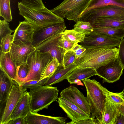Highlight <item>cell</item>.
Here are the masks:
<instances>
[{
	"label": "cell",
	"instance_id": "cell-1",
	"mask_svg": "<svg viewBox=\"0 0 124 124\" xmlns=\"http://www.w3.org/2000/svg\"><path fill=\"white\" fill-rule=\"evenodd\" d=\"M118 48L113 47H94L86 51L75 62L79 68H90L96 70L118 57Z\"/></svg>",
	"mask_w": 124,
	"mask_h": 124
},
{
	"label": "cell",
	"instance_id": "cell-2",
	"mask_svg": "<svg viewBox=\"0 0 124 124\" xmlns=\"http://www.w3.org/2000/svg\"><path fill=\"white\" fill-rule=\"evenodd\" d=\"M87 92L92 117H95L101 124L102 120L106 99L108 91L94 79L88 78L83 80Z\"/></svg>",
	"mask_w": 124,
	"mask_h": 124
},
{
	"label": "cell",
	"instance_id": "cell-3",
	"mask_svg": "<svg viewBox=\"0 0 124 124\" xmlns=\"http://www.w3.org/2000/svg\"><path fill=\"white\" fill-rule=\"evenodd\" d=\"M18 7L20 14L23 17L25 20L31 23L35 30L53 24L64 22L63 18L45 7L35 9L25 6L21 2L18 3Z\"/></svg>",
	"mask_w": 124,
	"mask_h": 124
},
{
	"label": "cell",
	"instance_id": "cell-4",
	"mask_svg": "<svg viewBox=\"0 0 124 124\" xmlns=\"http://www.w3.org/2000/svg\"><path fill=\"white\" fill-rule=\"evenodd\" d=\"M59 90L52 85H43L30 89L31 112L37 113L58 99Z\"/></svg>",
	"mask_w": 124,
	"mask_h": 124
},
{
	"label": "cell",
	"instance_id": "cell-5",
	"mask_svg": "<svg viewBox=\"0 0 124 124\" xmlns=\"http://www.w3.org/2000/svg\"><path fill=\"white\" fill-rule=\"evenodd\" d=\"M53 58L49 52H42L36 49L27 59L26 62L28 72L21 83L31 80H39L46 66Z\"/></svg>",
	"mask_w": 124,
	"mask_h": 124
},
{
	"label": "cell",
	"instance_id": "cell-6",
	"mask_svg": "<svg viewBox=\"0 0 124 124\" xmlns=\"http://www.w3.org/2000/svg\"><path fill=\"white\" fill-rule=\"evenodd\" d=\"M92 0H64L51 11L57 15L77 22Z\"/></svg>",
	"mask_w": 124,
	"mask_h": 124
},
{
	"label": "cell",
	"instance_id": "cell-7",
	"mask_svg": "<svg viewBox=\"0 0 124 124\" xmlns=\"http://www.w3.org/2000/svg\"><path fill=\"white\" fill-rule=\"evenodd\" d=\"M64 22L54 23L35 30L32 42L36 49H41L50 39L65 30Z\"/></svg>",
	"mask_w": 124,
	"mask_h": 124
},
{
	"label": "cell",
	"instance_id": "cell-8",
	"mask_svg": "<svg viewBox=\"0 0 124 124\" xmlns=\"http://www.w3.org/2000/svg\"><path fill=\"white\" fill-rule=\"evenodd\" d=\"M13 84L6 102L5 106L0 117V124H7L10 119L12 113L22 96L27 92V89L16 81L13 80Z\"/></svg>",
	"mask_w": 124,
	"mask_h": 124
},
{
	"label": "cell",
	"instance_id": "cell-9",
	"mask_svg": "<svg viewBox=\"0 0 124 124\" xmlns=\"http://www.w3.org/2000/svg\"><path fill=\"white\" fill-rule=\"evenodd\" d=\"M120 40L93 31L89 35H85L84 41L79 43L86 49L94 47H118Z\"/></svg>",
	"mask_w": 124,
	"mask_h": 124
},
{
	"label": "cell",
	"instance_id": "cell-10",
	"mask_svg": "<svg viewBox=\"0 0 124 124\" xmlns=\"http://www.w3.org/2000/svg\"><path fill=\"white\" fill-rule=\"evenodd\" d=\"M116 16H124V8L116 5H109L95 8L81 15L78 21L90 23L99 17Z\"/></svg>",
	"mask_w": 124,
	"mask_h": 124
},
{
	"label": "cell",
	"instance_id": "cell-11",
	"mask_svg": "<svg viewBox=\"0 0 124 124\" xmlns=\"http://www.w3.org/2000/svg\"><path fill=\"white\" fill-rule=\"evenodd\" d=\"M124 67L118 57L112 61L96 70L97 75L102 79V83H112L119 80L123 73Z\"/></svg>",
	"mask_w": 124,
	"mask_h": 124
},
{
	"label": "cell",
	"instance_id": "cell-12",
	"mask_svg": "<svg viewBox=\"0 0 124 124\" xmlns=\"http://www.w3.org/2000/svg\"><path fill=\"white\" fill-rule=\"evenodd\" d=\"M36 49L31 42L21 40L13 41L10 51L11 59L17 67L26 63L29 56Z\"/></svg>",
	"mask_w": 124,
	"mask_h": 124
},
{
	"label": "cell",
	"instance_id": "cell-13",
	"mask_svg": "<svg viewBox=\"0 0 124 124\" xmlns=\"http://www.w3.org/2000/svg\"><path fill=\"white\" fill-rule=\"evenodd\" d=\"M60 97L69 101L90 115L91 111L87 97L75 86H70L62 90Z\"/></svg>",
	"mask_w": 124,
	"mask_h": 124
},
{
	"label": "cell",
	"instance_id": "cell-14",
	"mask_svg": "<svg viewBox=\"0 0 124 124\" xmlns=\"http://www.w3.org/2000/svg\"><path fill=\"white\" fill-rule=\"evenodd\" d=\"M58 102L60 107L71 120L66 124H74L76 122L90 117L75 105L61 97L58 98Z\"/></svg>",
	"mask_w": 124,
	"mask_h": 124
},
{
	"label": "cell",
	"instance_id": "cell-15",
	"mask_svg": "<svg viewBox=\"0 0 124 124\" xmlns=\"http://www.w3.org/2000/svg\"><path fill=\"white\" fill-rule=\"evenodd\" d=\"M24 119L25 124H64L67 118L45 116L31 112Z\"/></svg>",
	"mask_w": 124,
	"mask_h": 124
},
{
	"label": "cell",
	"instance_id": "cell-16",
	"mask_svg": "<svg viewBox=\"0 0 124 124\" xmlns=\"http://www.w3.org/2000/svg\"><path fill=\"white\" fill-rule=\"evenodd\" d=\"M35 30L33 25L28 22L25 20L20 22L14 33V36L13 42L21 40L25 42L32 43Z\"/></svg>",
	"mask_w": 124,
	"mask_h": 124
},
{
	"label": "cell",
	"instance_id": "cell-17",
	"mask_svg": "<svg viewBox=\"0 0 124 124\" xmlns=\"http://www.w3.org/2000/svg\"><path fill=\"white\" fill-rule=\"evenodd\" d=\"M121 105L112 101L107 95L102 114L101 124H115L116 118L120 113Z\"/></svg>",
	"mask_w": 124,
	"mask_h": 124
},
{
	"label": "cell",
	"instance_id": "cell-18",
	"mask_svg": "<svg viewBox=\"0 0 124 124\" xmlns=\"http://www.w3.org/2000/svg\"><path fill=\"white\" fill-rule=\"evenodd\" d=\"M90 23L93 28L109 27L124 29V16L99 17Z\"/></svg>",
	"mask_w": 124,
	"mask_h": 124
},
{
	"label": "cell",
	"instance_id": "cell-19",
	"mask_svg": "<svg viewBox=\"0 0 124 124\" xmlns=\"http://www.w3.org/2000/svg\"><path fill=\"white\" fill-rule=\"evenodd\" d=\"M30 104V96L29 92H27L16 105L12 113L10 119L19 117L24 118L31 112Z\"/></svg>",
	"mask_w": 124,
	"mask_h": 124
},
{
	"label": "cell",
	"instance_id": "cell-20",
	"mask_svg": "<svg viewBox=\"0 0 124 124\" xmlns=\"http://www.w3.org/2000/svg\"><path fill=\"white\" fill-rule=\"evenodd\" d=\"M0 68L11 79L16 80L17 67L11 59L10 52L4 53L0 51Z\"/></svg>",
	"mask_w": 124,
	"mask_h": 124
},
{
	"label": "cell",
	"instance_id": "cell-21",
	"mask_svg": "<svg viewBox=\"0 0 124 124\" xmlns=\"http://www.w3.org/2000/svg\"><path fill=\"white\" fill-rule=\"evenodd\" d=\"M95 75H97V73L95 69L90 68H79L77 67L70 73L66 79L70 84L79 85V82H81V81Z\"/></svg>",
	"mask_w": 124,
	"mask_h": 124
},
{
	"label": "cell",
	"instance_id": "cell-22",
	"mask_svg": "<svg viewBox=\"0 0 124 124\" xmlns=\"http://www.w3.org/2000/svg\"><path fill=\"white\" fill-rule=\"evenodd\" d=\"M61 37L60 33L57 34L48 41L42 48L39 50L42 52L49 53L53 57L57 59L60 64H61L63 54L65 51L57 46V42Z\"/></svg>",
	"mask_w": 124,
	"mask_h": 124
},
{
	"label": "cell",
	"instance_id": "cell-23",
	"mask_svg": "<svg viewBox=\"0 0 124 124\" xmlns=\"http://www.w3.org/2000/svg\"><path fill=\"white\" fill-rule=\"evenodd\" d=\"M77 67L75 62L65 69L60 64L53 75L48 78L44 85H52L66 79L70 73Z\"/></svg>",
	"mask_w": 124,
	"mask_h": 124
},
{
	"label": "cell",
	"instance_id": "cell-24",
	"mask_svg": "<svg viewBox=\"0 0 124 124\" xmlns=\"http://www.w3.org/2000/svg\"><path fill=\"white\" fill-rule=\"evenodd\" d=\"M0 102L4 104L7 100L12 86L13 80L0 70Z\"/></svg>",
	"mask_w": 124,
	"mask_h": 124
},
{
	"label": "cell",
	"instance_id": "cell-25",
	"mask_svg": "<svg viewBox=\"0 0 124 124\" xmlns=\"http://www.w3.org/2000/svg\"><path fill=\"white\" fill-rule=\"evenodd\" d=\"M93 31L112 38L121 39L124 37V29L113 27L94 28Z\"/></svg>",
	"mask_w": 124,
	"mask_h": 124
},
{
	"label": "cell",
	"instance_id": "cell-26",
	"mask_svg": "<svg viewBox=\"0 0 124 124\" xmlns=\"http://www.w3.org/2000/svg\"><path fill=\"white\" fill-rule=\"evenodd\" d=\"M109 5H116L124 8V0H92L81 15L91 9Z\"/></svg>",
	"mask_w": 124,
	"mask_h": 124
},
{
	"label": "cell",
	"instance_id": "cell-27",
	"mask_svg": "<svg viewBox=\"0 0 124 124\" xmlns=\"http://www.w3.org/2000/svg\"><path fill=\"white\" fill-rule=\"evenodd\" d=\"M60 33L62 38L76 43L83 41L85 36L84 34L77 31L74 29L65 30Z\"/></svg>",
	"mask_w": 124,
	"mask_h": 124
},
{
	"label": "cell",
	"instance_id": "cell-28",
	"mask_svg": "<svg viewBox=\"0 0 124 124\" xmlns=\"http://www.w3.org/2000/svg\"><path fill=\"white\" fill-rule=\"evenodd\" d=\"M0 16L8 22L12 20L10 0H0Z\"/></svg>",
	"mask_w": 124,
	"mask_h": 124
},
{
	"label": "cell",
	"instance_id": "cell-29",
	"mask_svg": "<svg viewBox=\"0 0 124 124\" xmlns=\"http://www.w3.org/2000/svg\"><path fill=\"white\" fill-rule=\"evenodd\" d=\"M60 64L57 58L53 57L46 66L39 80L52 76Z\"/></svg>",
	"mask_w": 124,
	"mask_h": 124
},
{
	"label": "cell",
	"instance_id": "cell-30",
	"mask_svg": "<svg viewBox=\"0 0 124 124\" xmlns=\"http://www.w3.org/2000/svg\"><path fill=\"white\" fill-rule=\"evenodd\" d=\"M74 29L85 35H88L93 31L94 28L89 22L78 21L74 25Z\"/></svg>",
	"mask_w": 124,
	"mask_h": 124
},
{
	"label": "cell",
	"instance_id": "cell-31",
	"mask_svg": "<svg viewBox=\"0 0 124 124\" xmlns=\"http://www.w3.org/2000/svg\"><path fill=\"white\" fill-rule=\"evenodd\" d=\"M14 36V34H8L3 37L0 41V51L4 53L9 52Z\"/></svg>",
	"mask_w": 124,
	"mask_h": 124
},
{
	"label": "cell",
	"instance_id": "cell-32",
	"mask_svg": "<svg viewBox=\"0 0 124 124\" xmlns=\"http://www.w3.org/2000/svg\"><path fill=\"white\" fill-rule=\"evenodd\" d=\"M77 59L75 54L72 50L65 51L63 54L61 64L64 68H66L74 63Z\"/></svg>",
	"mask_w": 124,
	"mask_h": 124
},
{
	"label": "cell",
	"instance_id": "cell-33",
	"mask_svg": "<svg viewBox=\"0 0 124 124\" xmlns=\"http://www.w3.org/2000/svg\"><path fill=\"white\" fill-rule=\"evenodd\" d=\"M28 72V69L26 62L17 67L16 81L21 84L27 76Z\"/></svg>",
	"mask_w": 124,
	"mask_h": 124
},
{
	"label": "cell",
	"instance_id": "cell-34",
	"mask_svg": "<svg viewBox=\"0 0 124 124\" xmlns=\"http://www.w3.org/2000/svg\"><path fill=\"white\" fill-rule=\"evenodd\" d=\"M24 5L35 9H39L45 7L42 0H22Z\"/></svg>",
	"mask_w": 124,
	"mask_h": 124
},
{
	"label": "cell",
	"instance_id": "cell-35",
	"mask_svg": "<svg viewBox=\"0 0 124 124\" xmlns=\"http://www.w3.org/2000/svg\"><path fill=\"white\" fill-rule=\"evenodd\" d=\"M49 77L40 80H33L21 83L23 88L30 89L44 85Z\"/></svg>",
	"mask_w": 124,
	"mask_h": 124
},
{
	"label": "cell",
	"instance_id": "cell-36",
	"mask_svg": "<svg viewBox=\"0 0 124 124\" xmlns=\"http://www.w3.org/2000/svg\"><path fill=\"white\" fill-rule=\"evenodd\" d=\"M107 96L114 103L120 104L124 103V92L114 93L108 91Z\"/></svg>",
	"mask_w": 124,
	"mask_h": 124
},
{
	"label": "cell",
	"instance_id": "cell-37",
	"mask_svg": "<svg viewBox=\"0 0 124 124\" xmlns=\"http://www.w3.org/2000/svg\"><path fill=\"white\" fill-rule=\"evenodd\" d=\"M15 31L11 30L9 27V23L5 19L0 20V40L6 35L11 34Z\"/></svg>",
	"mask_w": 124,
	"mask_h": 124
},
{
	"label": "cell",
	"instance_id": "cell-38",
	"mask_svg": "<svg viewBox=\"0 0 124 124\" xmlns=\"http://www.w3.org/2000/svg\"><path fill=\"white\" fill-rule=\"evenodd\" d=\"M76 44L61 37L57 42V46L65 51L71 50Z\"/></svg>",
	"mask_w": 124,
	"mask_h": 124
},
{
	"label": "cell",
	"instance_id": "cell-39",
	"mask_svg": "<svg viewBox=\"0 0 124 124\" xmlns=\"http://www.w3.org/2000/svg\"><path fill=\"white\" fill-rule=\"evenodd\" d=\"M118 47V57L124 67V38L121 39Z\"/></svg>",
	"mask_w": 124,
	"mask_h": 124
},
{
	"label": "cell",
	"instance_id": "cell-40",
	"mask_svg": "<svg viewBox=\"0 0 124 124\" xmlns=\"http://www.w3.org/2000/svg\"><path fill=\"white\" fill-rule=\"evenodd\" d=\"M86 49L80 44L76 43L71 49L78 58L86 51Z\"/></svg>",
	"mask_w": 124,
	"mask_h": 124
},
{
	"label": "cell",
	"instance_id": "cell-41",
	"mask_svg": "<svg viewBox=\"0 0 124 124\" xmlns=\"http://www.w3.org/2000/svg\"><path fill=\"white\" fill-rule=\"evenodd\" d=\"M101 124V123L96 118H94L91 116L89 118L76 122L74 124Z\"/></svg>",
	"mask_w": 124,
	"mask_h": 124
},
{
	"label": "cell",
	"instance_id": "cell-42",
	"mask_svg": "<svg viewBox=\"0 0 124 124\" xmlns=\"http://www.w3.org/2000/svg\"><path fill=\"white\" fill-rule=\"evenodd\" d=\"M7 124H25V121L24 118L19 117L10 119Z\"/></svg>",
	"mask_w": 124,
	"mask_h": 124
},
{
	"label": "cell",
	"instance_id": "cell-43",
	"mask_svg": "<svg viewBox=\"0 0 124 124\" xmlns=\"http://www.w3.org/2000/svg\"><path fill=\"white\" fill-rule=\"evenodd\" d=\"M124 124V116L120 113L117 116L115 124Z\"/></svg>",
	"mask_w": 124,
	"mask_h": 124
},
{
	"label": "cell",
	"instance_id": "cell-44",
	"mask_svg": "<svg viewBox=\"0 0 124 124\" xmlns=\"http://www.w3.org/2000/svg\"><path fill=\"white\" fill-rule=\"evenodd\" d=\"M120 113L124 116V106L121 104L120 108Z\"/></svg>",
	"mask_w": 124,
	"mask_h": 124
},
{
	"label": "cell",
	"instance_id": "cell-45",
	"mask_svg": "<svg viewBox=\"0 0 124 124\" xmlns=\"http://www.w3.org/2000/svg\"><path fill=\"white\" fill-rule=\"evenodd\" d=\"M123 91L124 92V89H123Z\"/></svg>",
	"mask_w": 124,
	"mask_h": 124
},
{
	"label": "cell",
	"instance_id": "cell-46",
	"mask_svg": "<svg viewBox=\"0 0 124 124\" xmlns=\"http://www.w3.org/2000/svg\"><path fill=\"white\" fill-rule=\"evenodd\" d=\"M122 104L124 106V103L122 104Z\"/></svg>",
	"mask_w": 124,
	"mask_h": 124
},
{
	"label": "cell",
	"instance_id": "cell-47",
	"mask_svg": "<svg viewBox=\"0 0 124 124\" xmlns=\"http://www.w3.org/2000/svg\"></svg>",
	"mask_w": 124,
	"mask_h": 124
}]
</instances>
